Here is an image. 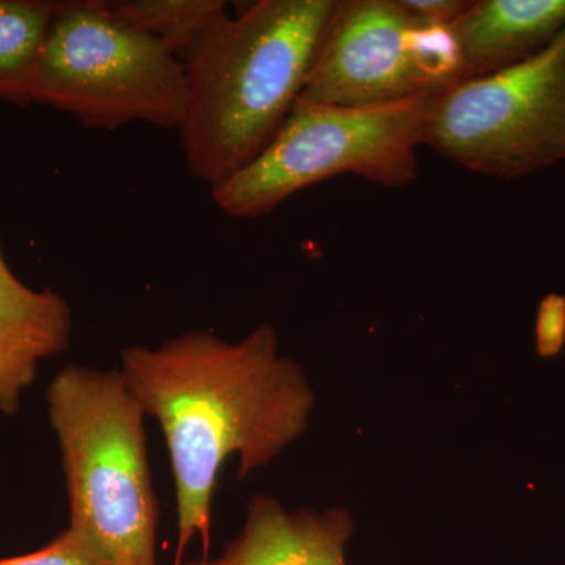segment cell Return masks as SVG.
Here are the masks:
<instances>
[{
  "label": "cell",
  "instance_id": "cell-1",
  "mask_svg": "<svg viewBox=\"0 0 565 565\" xmlns=\"http://www.w3.org/2000/svg\"><path fill=\"white\" fill-rule=\"evenodd\" d=\"M126 384L161 426L177 497L173 565L200 535L210 557L212 501L233 457L239 478L266 467L302 437L316 396L299 363L282 355L273 323L237 343L211 330H191L156 348L122 349Z\"/></svg>",
  "mask_w": 565,
  "mask_h": 565
},
{
  "label": "cell",
  "instance_id": "cell-2",
  "mask_svg": "<svg viewBox=\"0 0 565 565\" xmlns=\"http://www.w3.org/2000/svg\"><path fill=\"white\" fill-rule=\"evenodd\" d=\"M340 0H258L184 61L180 132L193 178L217 188L255 161L296 106Z\"/></svg>",
  "mask_w": 565,
  "mask_h": 565
},
{
  "label": "cell",
  "instance_id": "cell-3",
  "mask_svg": "<svg viewBox=\"0 0 565 565\" xmlns=\"http://www.w3.org/2000/svg\"><path fill=\"white\" fill-rule=\"evenodd\" d=\"M61 449L70 527L111 565H156L159 508L148 460L145 408L120 367L68 364L46 392Z\"/></svg>",
  "mask_w": 565,
  "mask_h": 565
},
{
  "label": "cell",
  "instance_id": "cell-4",
  "mask_svg": "<svg viewBox=\"0 0 565 565\" xmlns=\"http://www.w3.org/2000/svg\"><path fill=\"white\" fill-rule=\"evenodd\" d=\"M435 96L374 107L296 103L275 139L252 163L217 188L223 214L258 218L311 185L341 174L401 189L418 178Z\"/></svg>",
  "mask_w": 565,
  "mask_h": 565
},
{
  "label": "cell",
  "instance_id": "cell-5",
  "mask_svg": "<svg viewBox=\"0 0 565 565\" xmlns=\"http://www.w3.org/2000/svg\"><path fill=\"white\" fill-rule=\"evenodd\" d=\"M33 104L115 131L131 122L180 129L188 76L161 41L115 20L106 0H65L41 51Z\"/></svg>",
  "mask_w": 565,
  "mask_h": 565
},
{
  "label": "cell",
  "instance_id": "cell-6",
  "mask_svg": "<svg viewBox=\"0 0 565 565\" xmlns=\"http://www.w3.org/2000/svg\"><path fill=\"white\" fill-rule=\"evenodd\" d=\"M424 145L501 180L565 161V31L530 61L438 93Z\"/></svg>",
  "mask_w": 565,
  "mask_h": 565
},
{
  "label": "cell",
  "instance_id": "cell-7",
  "mask_svg": "<svg viewBox=\"0 0 565 565\" xmlns=\"http://www.w3.org/2000/svg\"><path fill=\"white\" fill-rule=\"evenodd\" d=\"M403 0H340L297 103L374 109L437 96L416 65Z\"/></svg>",
  "mask_w": 565,
  "mask_h": 565
},
{
  "label": "cell",
  "instance_id": "cell-8",
  "mask_svg": "<svg viewBox=\"0 0 565 565\" xmlns=\"http://www.w3.org/2000/svg\"><path fill=\"white\" fill-rule=\"evenodd\" d=\"M353 531L344 508L288 511L277 498L255 494L243 530L222 555L185 565H349L345 550Z\"/></svg>",
  "mask_w": 565,
  "mask_h": 565
},
{
  "label": "cell",
  "instance_id": "cell-9",
  "mask_svg": "<svg viewBox=\"0 0 565 565\" xmlns=\"http://www.w3.org/2000/svg\"><path fill=\"white\" fill-rule=\"evenodd\" d=\"M73 310L51 288L32 289L21 281L0 247V412L20 411L43 360L68 349Z\"/></svg>",
  "mask_w": 565,
  "mask_h": 565
},
{
  "label": "cell",
  "instance_id": "cell-10",
  "mask_svg": "<svg viewBox=\"0 0 565 565\" xmlns=\"http://www.w3.org/2000/svg\"><path fill=\"white\" fill-rule=\"evenodd\" d=\"M463 81L512 68L565 31V0H478L451 25Z\"/></svg>",
  "mask_w": 565,
  "mask_h": 565
},
{
  "label": "cell",
  "instance_id": "cell-11",
  "mask_svg": "<svg viewBox=\"0 0 565 565\" xmlns=\"http://www.w3.org/2000/svg\"><path fill=\"white\" fill-rule=\"evenodd\" d=\"M65 0H0V99L33 104L41 51Z\"/></svg>",
  "mask_w": 565,
  "mask_h": 565
},
{
  "label": "cell",
  "instance_id": "cell-12",
  "mask_svg": "<svg viewBox=\"0 0 565 565\" xmlns=\"http://www.w3.org/2000/svg\"><path fill=\"white\" fill-rule=\"evenodd\" d=\"M106 7L115 20L161 41L182 62L228 17L223 0H106Z\"/></svg>",
  "mask_w": 565,
  "mask_h": 565
},
{
  "label": "cell",
  "instance_id": "cell-13",
  "mask_svg": "<svg viewBox=\"0 0 565 565\" xmlns=\"http://www.w3.org/2000/svg\"><path fill=\"white\" fill-rule=\"evenodd\" d=\"M0 565H111L98 546L85 535L66 527L54 541L29 553L14 557H0Z\"/></svg>",
  "mask_w": 565,
  "mask_h": 565
},
{
  "label": "cell",
  "instance_id": "cell-14",
  "mask_svg": "<svg viewBox=\"0 0 565 565\" xmlns=\"http://www.w3.org/2000/svg\"><path fill=\"white\" fill-rule=\"evenodd\" d=\"M565 345V297L550 294L535 316V348L542 359H553Z\"/></svg>",
  "mask_w": 565,
  "mask_h": 565
},
{
  "label": "cell",
  "instance_id": "cell-15",
  "mask_svg": "<svg viewBox=\"0 0 565 565\" xmlns=\"http://www.w3.org/2000/svg\"><path fill=\"white\" fill-rule=\"evenodd\" d=\"M416 20L427 24L452 25L468 9V0H403Z\"/></svg>",
  "mask_w": 565,
  "mask_h": 565
}]
</instances>
